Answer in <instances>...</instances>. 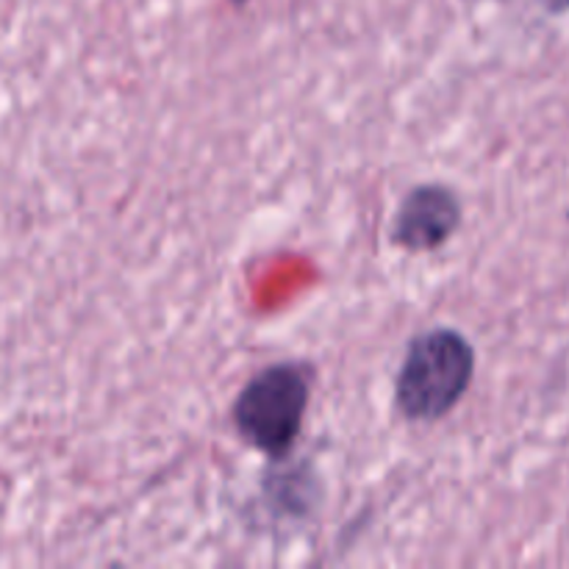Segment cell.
<instances>
[{"instance_id": "obj_1", "label": "cell", "mask_w": 569, "mask_h": 569, "mask_svg": "<svg viewBox=\"0 0 569 569\" xmlns=\"http://www.w3.org/2000/svg\"><path fill=\"white\" fill-rule=\"evenodd\" d=\"M476 376V350L453 328H433L409 345L395 383V403L406 420L433 422L461 403Z\"/></svg>"}, {"instance_id": "obj_2", "label": "cell", "mask_w": 569, "mask_h": 569, "mask_svg": "<svg viewBox=\"0 0 569 569\" xmlns=\"http://www.w3.org/2000/svg\"><path fill=\"white\" fill-rule=\"evenodd\" d=\"M311 372L303 365H272L244 383L231 409L242 442L270 459H287L303 431Z\"/></svg>"}, {"instance_id": "obj_3", "label": "cell", "mask_w": 569, "mask_h": 569, "mask_svg": "<svg viewBox=\"0 0 569 569\" xmlns=\"http://www.w3.org/2000/svg\"><path fill=\"white\" fill-rule=\"evenodd\" d=\"M461 200L450 187L426 183L411 189L400 203L392 226V242L409 253L437 250L459 231Z\"/></svg>"}, {"instance_id": "obj_4", "label": "cell", "mask_w": 569, "mask_h": 569, "mask_svg": "<svg viewBox=\"0 0 569 569\" xmlns=\"http://www.w3.org/2000/svg\"><path fill=\"white\" fill-rule=\"evenodd\" d=\"M537 3L545 11H550V14H565V11H569V0H537Z\"/></svg>"}]
</instances>
